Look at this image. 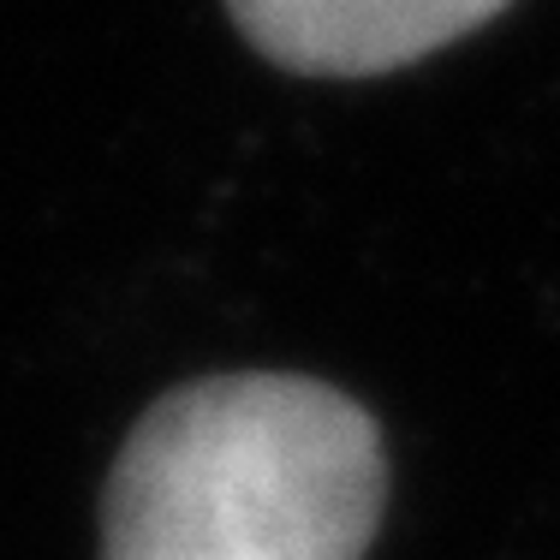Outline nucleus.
I'll return each instance as SVG.
<instances>
[{"label":"nucleus","mask_w":560,"mask_h":560,"mask_svg":"<svg viewBox=\"0 0 560 560\" xmlns=\"http://www.w3.org/2000/svg\"><path fill=\"white\" fill-rule=\"evenodd\" d=\"M513 0H226L269 66L299 78H382L483 31Z\"/></svg>","instance_id":"nucleus-2"},{"label":"nucleus","mask_w":560,"mask_h":560,"mask_svg":"<svg viewBox=\"0 0 560 560\" xmlns=\"http://www.w3.org/2000/svg\"><path fill=\"white\" fill-rule=\"evenodd\" d=\"M388 513L382 423L287 370L167 388L102 489V560H364Z\"/></svg>","instance_id":"nucleus-1"}]
</instances>
